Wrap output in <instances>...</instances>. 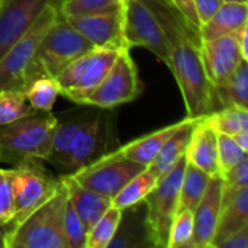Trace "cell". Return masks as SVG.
Returning a JSON list of instances; mask_svg holds the SVG:
<instances>
[{
    "instance_id": "1",
    "label": "cell",
    "mask_w": 248,
    "mask_h": 248,
    "mask_svg": "<svg viewBox=\"0 0 248 248\" xmlns=\"http://www.w3.org/2000/svg\"><path fill=\"white\" fill-rule=\"evenodd\" d=\"M158 17L169 42V68L182 92L189 118H202L215 110L212 84L206 76L199 31L192 28L169 0H147Z\"/></svg>"
},
{
    "instance_id": "2",
    "label": "cell",
    "mask_w": 248,
    "mask_h": 248,
    "mask_svg": "<svg viewBox=\"0 0 248 248\" xmlns=\"http://www.w3.org/2000/svg\"><path fill=\"white\" fill-rule=\"evenodd\" d=\"M67 198V187L61 180L58 189L42 205L7 230L6 248H67L64 231Z\"/></svg>"
},
{
    "instance_id": "3",
    "label": "cell",
    "mask_w": 248,
    "mask_h": 248,
    "mask_svg": "<svg viewBox=\"0 0 248 248\" xmlns=\"http://www.w3.org/2000/svg\"><path fill=\"white\" fill-rule=\"evenodd\" d=\"M94 48L70 22L58 15L42 36L31 64L26 68V86L38 77H57L70 62Z\"/></svg>"
},
{
    "instance_id": "4",
    "label": "cell",
    "mask_w": 248,
    "mask_h": 248,
    "mask_svg": "<svg viewBox=\"0 0 248 248\" xmlns=\"http://www.w3.org/2000/svg\"><path fill=\"white\" fill-rule=\"evenodd\" d=\"M58 119L51 113L36 112L0 128V160L17 164L26 161H46L51 138Z\"/></svg>"
},
{
    "instance_id": "5",
    "label": "cell",
    "mask_w": 248,
    "mask_h": 248,
    "mask_svg": "<svg viewBox=\"0 0 248 248\" xmlns=\"http://www.w3.org/2000/svg\"><path fill=\"white\" fill-rule=\"evenodd\" d=\"M119 52L121 49L112 46H94L77 57L55 77L60 94L77 105H84L89 94L109 73Z\"/></svg>"
},
{
    "instance_id": "6",
    "label": "cell",
    "mask_w": 248,
    "mask_h": 248,
    "mask_svg": "<svg viewBox=\"0 0 248 248\" xmlns=\"http://www.w3.org/2000/svg\"><path fill=\"white\" fill-rule=\"evenodd\" d=\"M58 15V0H52L44 7L31 28L19 38V41L15 42L0 58V92L25 90L26 68L31 64L42 36L55 22Z\"/></svg>"
},
{
    "instance_id": "7",
    "label": "cell",
    "mask_w": 248,
    "mask_h": 248,
    "mask_svg": "<svg viewBox=\"0 0 248 248\" xmlns=\"http://www.w3.org/2000/svg\"><path fill=\"white\" fill-rule=\"evenodd\" d=\"M186 163L185 155L171 170L158 179L157 185L142 201L147 209V224L154 247L167 248L170 227L177 214L180 185Z\"/></svg>"
},
{
    "instance_id": "8",
    "label": "cell",
    "mask_w": 248,
    "mask_h": 248,
    "mask_svg": "<svg viewBox=\"0 0 248 248\" xmlns=\"http://www.w3.org/2000/svg\"><path fill=\"white\" fill-rule=\"evenodd\" d=\"M142 89L144 84L140 78L137 64L129 49L124 48L102 83L89 94L84 105L113 109L135 100L142 93Z\"/></svg>"
},
{
    "instance_id": "9",
    "label": "cell",
    "mask_w": 248,
    "mask_h": 248,
    "mask_svg": "<svg viewBox=\"0 0 248 248\" xmlns=\"http://www.w3.org/2000/svg\"><path fill=\"white\" fill-rule=\"evenodd\" d=\"M124 39L129 49L147 48L169 67L167 36L147 0H124Z\"/></svg>"
},
{
    "instance_id": "10",
    "label": "cell",
    "mask_w": 248,
    "mask_h": 248,
    "mask_svg": "<svg viewBox=\"0 0 248 248\" xmlns=\"http://www.w3.org/2000/svg\"><path fill=\"white\" fill-rule=\"evenodd\" d=\"M145 167L147 166L137 161L112 157L106 153L94 163L70 176L83 187L112 201L121 189Z\"/></svg>"
},
{
    "instance_id": "11",
    "label": "cell",
    "mask_w": 248,
    "mask_h": 248,
    "mask_svg": "<svg viewBox=\"0 0 248 248\" xmlns=\"http://www.w3.org/2000/svg\"><path fill=\"white\" fill-rule=\"evenodd\" d=\"M15 169V215L9 228L23 221L31 212L42 205L61 183V179L55 180L49 177L42 169H39L36 160L17 164Z\"/></svg>"
},
{
    "instance_id": "12",
    "label": "cell",
    "mask_w": 248,
    "mask_h": 248,
    "mask_svg": "<svg viewBox=\"0 0 248 248\" xmlns=\"http://www.w3.org/2000/svg\"><path fill=\"white\" fill-rule=\"evenodd\" d=\"M65 19L94 46L128 48L124 39V3L113 9L70 16Z\"/></svg>"
},
{
    "instance_id": "13",
    "label": "cell",
    "mask_w": 248,
    "mask_h": 248,
    "mask_svg": "<svg viewBox=\"0 0 248 248\" xmlns=\"http://www.w3.org/2000/svg\"><path fill=\"white\" fill-rule=\"evenodd\" d=\"M108 138L109 124L106 118L97 116L94 119H86L65 155L60 170L61 176L74 174L106 154Z\"/></svg>"
},
{
    "instance_id": "14",
    "label": "cell",
    "mask_w": 248,
    "mask_h": 248,
    "mask_svg": "<svg viewBox=\"0 0 248 248\" xmlns=\"http://www.w3.org/2000/svg\"><path fill=\"white\" fill-rule=\"evenodd\" d=\"M52 0L0 1V58L31 28L44 7Z\"/></svg>"
},
{
    "instance_id": "15",
    "label": "cell",
    "mask_w": 248,
    "mask_h": 248,
    "mask_svg": "<svg viewBox=\"0 0 248 248\" xmlns=\"http://www.w3.org/2000/svg\"><path fill=\"white\" fill-rule=\"evenodd\" d=\"M224 180L221 174L211 176L206 190L193 211L195 231L189 248H211L222 208Z\"/></svg>"
},
{
    "instance_id": "16",
    "label": "cell",
    "mask_w": 248,
    "mask_h": 248,
    "mask_svg": "<svg viewBox=\"0 0 248 248\" xmlns=\"http://www.w3.org/2000/svg\"><path fill=\"white\" fill-rule=\"evenodd\" d=\"M201 54L206 76L212 86L222 83L241 61H246L240 52L234 33L201 41Z\"/></svg>"
},
{
    "instance_id": "17",
    "label": "cell",
    "mask_w": 248,
    "mask_h": 248,
    "mask_svg": "<svg viewBox=\"0 0 248 248\" xmlns=\"http://www.w3.org/2000/svg\"><path fill=\"white\" fill-rule=\"evenodd\" d=\"M186 160L209 176L219 174L218 132L206 121L205 116L199 118L192 129V135L186 150Z\"/></svg>"
},
{
    "instance_id": "18",
    "label": "cell",
    "mask_w": 248,
    "mask_h": 248,
    "mask_svg": "<svg viewBox=\"0 0 248 248\" xmlns=\"http://www.w3.org/2000/svg\"><path fill=\"white\" fill-rule=\"evenodd\" d=\"M244 227H248V186L241 189L224 187L222 208L211 248H218L225 238Z\"/></svg>"
},
{
    "instance_id": "19",
    "label": "cell",
    "mask_w": 248,
    "mask_h": 248,
    "mask_svg": "<svg viewBox=\"0 0 248 248\" xmlns=\"http://www.w3.org/2000/svg\"><path fill=\"white\" fill-rule=\"evenodd\" d=\"M189 119L190 118L186 116L183 121H179L176 124L160 128L154 132L142 135V137L128 142L126 145L119 147L115 151H110L108 154L112 157H122V158L132 160V161H137V163L144 164V166H150L151 161L158 154V151L161 150V147L169 141V138L173 134H176Z\"/></svg>"
},
{
    "instance_id": "20",
    "label": "cell",
    "mask_w": 248,
    "mask_h": 248,
    "mask_svg": "<svg viewBox=\"0 0 248 248\" xmlns=\"http://www.w3.org/2000/svg\"><path fill=\"white\" fill-rule=\"evenodd\" d=\"M154 247L147 224V209L144 202L122 209L121 222L108 248Z\"/></svg>"
},
{
    "instance_id": "21",
    "label": "cell",
    "mask_w": 248,
    "mask_h": 248,
    "mask_svg": "<svg viewBox=\"0 0 248 248\" xmlns=\"http://www.w3.org/2000/svg\"><path fill=\"white\" fill-rule=\"evenodd\" d=\"M247 20L248 3H222L211 19L201 23V41L234 33L241 26L247 25Z\"/></svg>"
},
{
    "instance_id": "22",
    "label": "cell",
    "mask_w": 248,
    "mask_h": 248,
    "mask_svg": "<svg viewBox=\"0 0 248 248\" xmlns=\"http://www.w3.org/2000/svg\"><path fill=\"white\" fill-rule=\"evenodd\" d=\"M61 180L67 187L68 199L89 231L92 225L108 211V208L112 205V201L83 187L71 176H61Z\"/></svg>"
},
{
    "instance_id": "23",
    "label": "cell",
    "mask_w": 248,
    "mask_h": 248,
    "mask_svg": "<svg viewBox=\"0 0 248 248\" xmlns=\"http://www.w3.org/2000/svg\"><path fill=\"white\" fill-rule=\"evenodd\" d=\"M215 102L222 108L248 109V61H241L238 67L219 84H214Z\"/></svg>"
},
{
    "instance_id": "24",
    "label": "cell",
    "mask_w": 248,
    "mask_h": 248,
    "mask_svg": "<svg viewBox=\"0 0 248 248\" xmlns=\"http://www.w3.org/2000/svg\"><path fill=\"white\" fill-rule=\"evenodd\" d=\"M199 118H190L176 134H173L169 141L161 147L155 158L151 161L148 167H151L160 177L164 176L169 170L174 167V164L186 155V150L189 145V140L192 135V129Z\"/></svg>"
},
{
    "instance_id": "25",
    "label": "cell",
    "mask_w": 248,
    "mask_h": 248,
    "mask_svg": "<svg viewBox=\"0 0 248 248\" xmlns=\"http://www.w3.org/2000/svg\"><path fill=\"white\" fill-rule=\"evenodd\" d=\"M158 179L160 176L151 167L147 166L141 173H138L121 189V192L112 199V205L119 209H125L141 203L157 185Z\"/></svg>"
},
{
    "instance_id": "26",
    "label": "cell",
    "mask_w": 248,
    "mask_h": 248,
    "mask_svg": "<svg viewBox=\"0 0 248 248\" xmlns=\"http://www.w3.org/2000/svg\"><path fill=\"white\" fill-rule=\"evenodd\" d=\"M211 176L196 166L186 163L182 185H180V195H179V206L177 211L190 209L195 211L199 201L202 199L206 186L209 183Z\"/></svg>"
},
{
    "instance_id": "27",
    "label": "cell",
    "mask_w": 248,
    "mask_h": 248,
    "mask_svg": "<svg viewBox=\"0 0 248 248\" xmlns=\"http://www.w3.org/2000/svg\"><path fill=\"white\" fill-rule=\"evenodd\" d=\"M23 93L35 112L46 113L52 110L60 96V89L54 77H38L25 87Z\"/></svg>"
},
{
    "instance_id": "28",
    "label": "cell",
    "mask_w": 248,
    "mask_h": 248,
    "mask_svg": "<svg viewBox=\"0 0 248 248\" xmlns=\"http://www.w3.org/2000/svg\"><path fill=\"white\" fill-rule=\"evenodd\" d=\"M84 122L86 121L67 122V124L58 122L55 125L54 132H52V138H51V151H49L46 161L51 163L58 171L61 170V166L65 160V155H67L74 138L77 137V134L83 128Z\"/></svg>"
},
{
    "instance_id": "29",
    "label": "cell",
    "mask_w": 248,
    "mask_h": 248,
    "mask_svg": "<svg viewBox=\"0 0 248 248\" xmlns=\"http://www.w3.org/2000/svg\"><path fill=\"white\" fill-rule=\"evenodd\" d=\"M122 209L110 205L87 231L86 248H108L121 222Z\"/></svg>"
},
{
    "instance_id": "30",
    "label": "cell",
    "mask_w": 248,
    "mask_h": 248,
    "mask_svg": "<svg viewBox=\"0 0 248 248\" xmlns=\"http://www.w3.org/2000/svg\"><path fill=\"white\" fill-rule=\"evenodd\" d=\"M218 134L234 137L248 131V110L244 108H222L205 116Z\"/></svg>"
},
{
    "instance_id": "31",
    "label": "cell",
    "mask_w": 248,
    "mask_h": 248,
    "mask_svg": "<svg viewBox=\"0 0 248 248\" xmlns=\"http://www.w3.org/2000/svg\"><path fill=\"white\" fill-rule=\"evenodd\" d=\"M33 113L36 112L31 108L22 90L0 92V128Z\"/></svg>"
},
{
    "instance_id": "32",
    "label": "cell",
    "mask_w": 248,
    "mask_h": 248,
    "mask_svg": "<svg viewBox=\"0 0 248 248\" xmlns=\"http://www.w3.org/2000/svg\"><path fill=\"white\" fill-rule=\"evenodd\" d=\"M195 231L193 211L182 209L177 211L170 227L167 248H189Z\"/></svg>"
},
{
    "instance_id": "33",
    "label": "cell",
    "mask_w": 248,
    "mask_h": 248,
    "mask_svg": "<svg viewBox=\"0 0 248 248\" xmlns=\"http://www.w3.org/2000/svg\"><path fill=\"white\" fill-rule=\"evenodd\" d=\"M248 151L243 150L232 137L218 134V167L219 174L227 173L237 164L247 161Z\"/></svg>"
},
{
    "instance_id": "34",
    "label": "cell",
    "mask_w": 248,
    "mask_h": 248,
    "mask_svg": "<svg viewBox=\"0 0 248 248\" xmlns=\"http://www.w3.org/2000/svg\"><path fill=\"white\" fill-rule=\"evenodd\" d=\"M15 171L16 169H0V224L6 228L12 224L15 215Z\"/></svg>"
},
{
    "instance_id": "35",
    "label": "cell",
    "mask_w": 248,
    "mask_h": 248,
    "mask_svg": "<svg viewBox=\"0 0 248 248\" xmlns=\"http://www.w3.org/2000/svg\"><path fill=\"white\" fill-rule=\"evenodd\" d=\"M64 231H65L67 248H86L87 230L68 198H67L65 215H64Z\"/></svg>"
},
{
    "instance_id": "36",
    "label": "cell",
    "mask_w": 248,
    "mask_h": 248,
    "mask_svg": "<svg viewBox=\"0 0 248 248\" xmlns=\"http://www.w3.org/2000/svg\"><path fill=\"white\" fill-rule=\"evenodd\" d=\"M124 0H61L58 1V12L64 17L100 12L106 9L118 7Z\"/></svg>"
},
{
    "instance_id": "37",
    "label": "cell",
    "mask_w": 248,
    "mask_h": 248,
    "mask_svg": "<svg viewBox=\"0 0 248 248\" xmlns=\"http://www.w3.org/2000/svg\"><path fill=\"white\" fill-rule=\"evenodd\" d=\"M224 180V187L227 189H241L248 186V160L237 164L227 173L221 174Z\"/></svg>"
},
{
    "instance_id": "38",
    "label": "cell",
    "mask_w": 248,
    "mask_h": 248,
    "mask_svg": "<svg viewBox=\"0 0 248 248\" xmlns=\"http://www.w3.org/2000/svg\"><path fill=\"white\" fill-rule=\"evenodd\" d=\"M169 1L176 7V10L185 17V20L192 28H195L196 31H199L201 20L198 17V13H196L195 0H169Z\"/></svg>"
},
{
    "instance_id": "39",
    "label": "cell",
    "mask_w": 248,
    "mask_h": 248,
    "mask_svg": "<svg viewBox=\"0 0 248 248\" xmlns=\"http://www.w3.org/2000/svg\"><path fill=\"white\" fill-rule=\"evenodd\" d=\"M222 4V0H195V7L201 23L212 17V15Z\"/></svg>"
},
{
    "instance_id": "40",
    "label": "cell",
    "mask_w": 248,
    "mask_h": 248,
    "mask_svg": "<svg viewBox=\"0 0 248 248\" xmlns=\"http://www.w3.org/2000/svg\"><path fill=\"white\" fill-rule=\"evenodd\" d=\"M218 248H248V227L231 234L219 244Z\"/></svg>"
},
{
    "instance_id": "41",
    "label": "cell",
    "mask_w": 248,
    "mask_h": 248,
    "mask_svg": "<svg viewBox=\"0 0 248 248\" xmlns=\"http://www.w3.org/2000/svg\"><path fill=\"white\" fill-rule=\"evenodd\" d=\"M234 35H235V41H237V45H238V48H240V52H241L243 58H244L246 61H248V25L241 26L238 31L234 32Z\"/></svg>"
},
{
    "instance_id": "42",
    "label": "cell",
    "mask_w": 248,
    "mask_h": 248,
    "mask_svg": "<svg viewBox=\"0 0 248 248\" xmlns=\"http://www.w3.org/2000/svg\"><path fill=\"white\" fill-rule=\"evenodd\" d=\"M234 140H235V142L243 148V150H246L248 151V131H244V132H240V134H237V135H234L232 137Z\"/></svg>"
},
{
    "instance_id": "43",
    "label": "cell",
    "mask_w": 248,
    "mask_h": 248,
    "mask_svg": "<svg viewBox=\"0 0 248 248\" xmlns=\"http://www.w3.org/2000/svg\"><path fill=\"white\" fill-rule=\"evenodd\" d=\"M6 232L7 228L0 224V248H6Z\"/></svg>"
},
{
    "instance_id": "44",
    "label": "cell",
    "mask_w": 248,
    "mask_h": 248,
    "mask_svg": "<svg viewBox=\"0 0 248 248\" xmlns=\"http://www.w3.org/2000/svg\"><path fill=\"white\" fill-rule=\"evenodd\" d=\"M222 3H248V0H222Z\"/></svg>"
},
{
    "instance_id": "45",
    "label": "cell",
    "mask_w": 248,
    "mask_h": 248,
    "mask_svg": "<svg viewBox=\"0 0 248 248\" xmlns=\"http://www.w3.org/2000/svg\"><path fill=\"white\" fill-rule=\"evenodd\" d=\"M58 1H61V0H58Z\"/></svg>"
},
{
    "instance_id": "46",
    "label": "cell",
    "mask_w": 248,
    "mask_h": 248,
    "mask_svg": "<svg viewBox=\"0 0 248 248\" xmlns=\"http://www.w3.org/2000/svg\"><path fill=\"white\" fill-rule=\"evenodd\" d=\"M0 1H1V0H0Z\"/></svg>"
}]
</instances>
